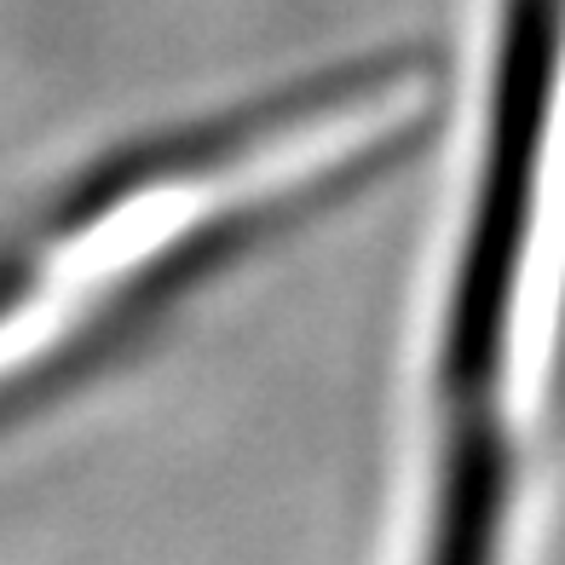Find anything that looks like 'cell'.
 <instances>
[{"mask_svg": "<svg viewBox=\"0 0 565 565\" xmlns=\"http://www.w3.org/2000/svg\"><path fill=\"white\" fill-rule=\"evenodd\" d=\"M502 502H508V445L497 409H450L427 565H497Z\"/></svg>", "mask_w": 565, "mask_h": 565, "instance_id": "1", "label": "cell"}]
</instances>
